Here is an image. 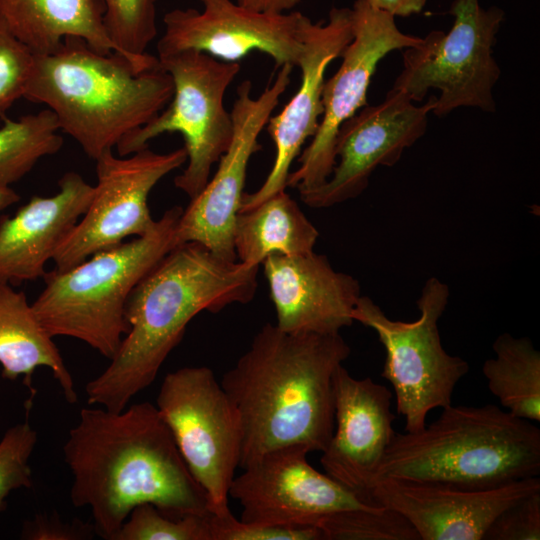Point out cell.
Returning <instances> with one entry per match:
<instances>
[{"instance_id":"cell-22","label":"cell","mask_w":540,"mask_h":540,"mask_svg":"<svg viewBox=\"0 0 540 540\" xmlns=\"http://www.w3.org/2000/svg\"><path fill=\"white\" fill-rule=\"evenodd\" d=\"M103 13L101 0H0V22L33 54L50 53L69 36L99 52L120 54L106 33Z\"/></svg>"},{"instance_id":"cell-34","label":"cell","mask_w":540,"mask_h":540,"mask_svg":"<svg viewBox=\"0 0 540 540\" xmlns=\"http://www.w3.org/2000/svg\"><path fill=\"white\" fill-rule=\"evenodd\" d=\"M368 3L379 10L385 11L392 16L407 17L420 13L426 4V0H367Z\"/></svg>"},{"instance_id":"cell-18","label":"cell","mask_w":540,"mask_h":540,"mask_svg":"<svg viewBox=\"0 0 540 540\" xmlns=\"http://www.w3.org/2000/svg\"><path fill=\"white\" fill-rule=\"evenodd\" d=\"M538 491V476L490 489L386 478L374 483L371 500L401 514L419 540H483L503 510Z\"/></svg>"},{"instance_id":"cell-19","label":"cell","mask_w":540,"mask_h":540,"mask_svg":"<svg viewBox=\"0 0 540 540\" xmlns=\"http://www.w3.org/2000/svg\"><path fill=\"white\" fill-rule=\"evenodd\" d=\"M334 431L320 459L325 473L368 503L375 473L395 434L391 391L343 364L333 377ZM377 505V504H376Z\"/></svg>"},{"instance_id":"cell-35","label":"cell","mask_w":540,"mask_h":540,"mask_svg":"<svg viewBox=\"0 0 540 540\" xmlns=\"http://www.w3.org/2000/svg\"><path fill=\"white\" fill-rule=\"evenodd\" d=\"M301 0H237L240 5L260 12H289L292 11Z\"/></svg>"},{"instance_id":"cell-24","label":"cell","mask_w":540,"mask_h":540,"mask_svg":"<svg viewBox=\"0 0 540 540\" xmlns=\"http://www.w3.org/2000/svg\"><path fill=\"white\" fill-rule=\"evenodd\" d=\"M318 237L316 227L285 190L239 211L233 233L237 261L251 266H260L273 254L309 253Z\"/></svg>"},{"instance_id":"cell-11","label":"cell","mask_w":540,"mask_h":540,"mask_svg":"<svg viewBox=\"0 0 540 540\" xmlns=\"http://www.w3.org/2000/svg\"><path fill=\"white\" fill-rule=\"evenodd\" d=\"M97 183L90 205L54 254L55 269L64 271L94 253L142 237L156 225L148 207L153 187L187 161L184 147L156 153L144 147L126 156L106 151L96 160Z\"/></svg>"},{"instance_id":"cell-13","label":"cell","mask_w":540,"mask_h":540,"mask_svg":"<svg viewBox=\"0 0 540 540\" xmlns=\"http://www.w3.org/2000/svg\"><path fill=\"white\" fill-rule=\"evenodd\" d=\"M351 10L354 37L340 56L339 69L324 83L318 129L300 153L298 168L287 178V186L299 193L321 186L330 177L336 162L334 144L338 129L368 105V87L381 59L422 40L401 32L394 16L372 7L367 0H356Z\"/></svg>"},{"instance_id":"cell-25","label":"cell","mask_w":540,"mask_h":540,"mask_svg":"<svg viewBox=\"0 0 540 540\" xmlns=\"http://www.w3.org/2000/svg\"><path fill=\"white\" fill-rule=\"evenodd\" d=\"M495 356L483 364L491 393L518 418L540 422V352L528 337L500 334L492 345Z\"/></svg>"},{"instance_id":"cell-15","label":"cell","mask_w":540,"mask_h":540,"mask_svg":"<svg viewBox=\"0 0 540 540\" xmlns=\"http://www.w3.org/2000/svg\"><path fill=\"white\" fill-rule=\"evenodd\" d=\"M436 104L437 96L431 95L424 105L415 106L407 94L391 88L383 102L361 108L338 129L330 177L299 193L301 200L312 208H328L361 195L378 166H394L425 134Z\"/></svg>"},{"instance_id":"cell-31","label":"cell","mask_w":540,"mask_h":540,"mask_svg":"<svg viewBox=\"0 0 540 540\" xmlns=\"http://www.w3.org/2000/svg\"><path fill=\"white\" fill-rule=\"evenodd\" d=\"M211 540H325L317 527H300L244 522L231 510L222 515L210 513Z\"/></svg>"},{"instance_id":"cell-2","label":"cell","mask_w":540,"mask_h":540,"mask_svg":"<svg viewBox=\"0 0 540 540\" xmlns=\"http://www.w3.org/2000/svg\"><path fill=\"white\" fill-rule=\"evenodd\" d=\"M351 349L340 333H289L265 324L220 384L243 428L239 468L299 445L323 452L334 431L333 377Z\"/></svg>"},{"instance_id":"cell-32","label":"cell","mask_w":540,"mask_h":540,"mask_svg":"<svg viewBox=\"0 0 540 540\" xmlns=\"http://www.w3.org/2000/svg\"><path fill=\"white\" fill-rule=\"evenodd\" d=\"M540 491L503 510L491 523L483 540H539Z\"/></svg>"},{"instance_id":"cell-23","label":"cell","mask_w":540,"mask_h":540,"mask_svg":"<svg viewBox=\"0 0 540 540\" xmlns=\"http://www.w3.org/2000/svg\"><path fill=\"white\" fill-rule=\"evenodd\" d=\"M0 365L4 379L23 377L30 390L27 411L36 394L32 377L39 367L51 370L69 403L78 401L72 376L53 337L42 327L25 293L6 282H0Z\"/></svg>"},{"instance_id":"cell-4","label":"cell","mask_w":540,"mask_h":540,"mask_svg":"<svg viewBox=\"0 0 540 540\" xmlns=\"http://www.w3.org/2000/svg\"><path fill=\"white\" fill-rule=\"evenodd\" d=\"M173 92V80L159 60L142 66L69 36L54 51L34 54L24 98L45 105L60 131L96 160L154 118Z\"/></svg>"},{"instance_id":"cell-5","label":"cell","mask_w":540,"mask_h":540,"mask_svg":"<svg viewBox=\"0 0 540 540\" xmlns=\"http://www.w3.org/2000/svg\"><path fill=\"white\" fill-rule=\"evenodd\" d=\"M539 473L540 429L535 424L493 404H450L422 429L395 432L372 487L391 478L490 489Z\"/></svg>"},{"instance_id":"cell-20","label":"cell","mask_w":540,"mask_h":540,"mask_svg":"<svg viewBox=\"0 0 540 540\" xmlns=\"http://www.w3.org/2000/svg\"><path fill=\"white\" fill-rule=\"evenodd\" d=\"M262 264L275 325L282 331L335 334L353 324V311L361 296L359 281L336 271L326 255L314 251L273 254Z\"/></svg>"},{"instance_id":"cell-3","label":"cell","mask_w":540,"mask_h":540,"mask_svg":"<svg viewBox=\"0 0 540 540\" xmlns=\"http://www.w3.org/2000/svg\"><path fill=\"white\" fill-rule=\"evenodd\" d=\"M258 270L224 260L196 242L175 246L130 293L125 306L129 331L107 368L87 383V403L124 410L153 383L197 314L254 298Z\"/></svg>"},{"instance_id":"cell-6","label":"cell","mask_w":540,"mask_h":540,"mask_svg":"<svg viewBox=\"0 0 540 540\" xmlns=\"http://www.w3.org/2000/svg\"><path fill=\"white\" fill-rule=\"evenodd\" d=\"M183 209L174 206L142 237L98 251L64 271L45 274V287L32 303L45 331L88 344L113 358L129 331L125 306L134 287L175 246Z\"/></svg>"},{"instance_id":"cell-26","label":"cell","mask_w":540,"mask_h":540,"mask_svg":"<svg viewBox=\"0 0 540 540\" xmlns=\"http://www.w3.org/2000/svg\"><path fill=\"white\" fill-rule=\"evenodd\" d=\"M0 128V185L10 186L45 156L57 153L63 138L55 115L47 108L16 120L6 117Z\"/></svg>"},{"instance_id":"cell-17","label":"cell","mask_w":540,"mask_h":540,"mask_svg":"<svg viewBox=\"0 0 540 540\" xmlns=\"http://www.w3.org/2000/svg\"><path fill=\"white\" fill-rule=\"evenodd\" d=\"M353 37L351 8H332L326 23L307 19L297 65L301 70L300 86L280 113L270 116L266 124L275 145L273 166L258 190L243 194L239 211L249 210L287 187L291 165L306 140L315 135L323 114L325 70L341 56Z\"/></svg>"},{"instance_id":"cell-29","label":"cell","mask_w":540,"mask_h":540,"mask_svg":"<svg viewBox=\"0 0 540 540\" xmlns=\"http://www.w3.org/2000/svg\"><path fill=\"white\" fill-rule=\"evenodd\" d=\"M37 432L28 420L9 428L0 441V513L6 510L10 492L33 485L29 459Z\"/></svg>"},{"instance_id":"cell-21","label":"cell","mask_w":540,"mask_h":540,"mask_svg":"<svg viewBox=\"0 0 540 540\" xmlns=\"http://www.w3.org/2000/svg\"><path fill=\"white\" fill-rule=\"evenodd\" d=\"M59 191L33 196L12 216L0 217V282L13 285L44 277L45 265L87 211L94 186L66 172Z\"/></svg>"},{"instance_id":"cell-30","label":"cell","mask_w":540,"mask_h":540,"mask_svg":"<svg viewBox=\"0 0 540 540\" xmlns=\"http://www.w3.org/2000/svg\"><path fill=\"white\" fill-rule=\"evenodd\" d=\"M34 64V54L0 22V117L24 98Z\"/></svg>"},{"instance_id":"cell-10","label":"cell","mask_w":540,"mask_h":540,"mask_svg":"<svg viewBox=\"0 0 540 540\" xmlns=\"http://www.w3.org/2000/svg\"><path fill=\"white\" fill-rule=\"evenodd\" d=\"M156 407L190 473L204 490L209 511H230L229 488L239 468L240 414L207 366L183 367L163 379Z\"/></svg>"},{"instance_id":"cell-8","label":"cell","mask_w":540,"mask_h":540,"mask_svg":"<svg viewBox=\"0 0 540 540\" xmlns=\"http://www.w3.org/2000/svg\"><path fill=\"white\" fill-rule=\"evenodd\" d=\"M170 74L174 92L169 103L147 124L126 135L116 146L119 156L132 154L164 133H180L188 164L175 177V186L190 199L210 180L214 163L233 137L231 112L224 96L240 71L238 62H224L208 54L186 50L157 57Z\"/></svg>"},{"instance_id":"cell-1","label":"cell","mask_w":540,"mask_h":540,"mask_svg":"<svg viewBox=\"0 0 540 540\" xmlns=\"http://www.w3.org/2000/svg\"><path fill=\"white\" fill-rule=\"evenodd\" d=\"M74 507H88L95 534L113 540L130 512L149 503L173 518L206 515V494L190 473L156 405L121 412L82 408L63 446Z\"/></svg>"},{"instance_id":"cell-16","label":"cell","mask_w":540,"mask_h":540,"mask_svg":"<svg viewBox=\"0 0 540 540\" xmlns=\"http://www.w3.org/2000/svg\"><path fill=\"white\" fill-rule=\"evenodd\" d=\"M203 10L173 9L164 15L158 56L194 50L238 62L253 51L277 67L298 65L308 19L299 11L260 12L232 0H203Z\"/></svg>"},{"instance_id":"cell-28","label":"cell","mask_w":540,"mask_h":540,"mask_svg":"<svg viewBox=\"0 0 540 540\" xmlns=\"http://www.w3.org/2000/svg\"><path fill=\"white\" fill-rule=\"evenodd\" d=\"M209 516L173 518L145 503L133 508L113 540H211Z\"/></svg>"},{"instance_id":"cell-36","label":"cell","mask_w":540,"mask_h":540,"mask_svg":"<svg viewBox=\"0 0 540 540\" xmlns=\"http://www.w3.org/2000/svg\"><path fill=\"white\" fill-rule=\"evenodd\" d=\"M20 196L10 186L0 185V212L17 203Z\"/></svg>"},{"instance_id":"cell-12","label":"cell","mask_w":540,"mask_h":540,"mask_svg":"<svg viewBox=\"0 0 540 540\" xmlns=\"http://www.w3.org/2000/svg\"><path fill=\"white\" fill-rule=\"evenodd\" d=\"M299 445L270 450L235 476L229 498L241 508L244 522L326 528L341 514L376 504L363 500L307 460Z\"/></svg>"},{"instance_id":"cell-14","label":"cell","mask_w":540,"mask_h":540,"mask_svg":"<svg viewBox=\"0 0 540 540\" xmlns=\"http://www.w3.org/2000/svg\"><path fill=\"white\" fill-rule=\"evenodd\" d=\"M279 68L274 82L257 98L251 96L249 80L237 87L231 110L234 126L231 143L219 159L214 177L183 210L176 228L178 244L196 242L224 260L237 261L234 224L244 194L248 163L261 149L258 137L290 84L293 67Z\"/></svg>"},{"instance_id":"cell-33","label":"cell","mask_w":540,"mask_h":540,"mask_svg":"<svg viewBox=\"0 0 540 540\" xmlns=\"http://www.w3.org/2000/svg\"><path fill=\"white\" fill-rule=\"evenodd\" d=\"M94 534L93 525L78 519L64 522L55 513L35 515L25 523L21 535L28 540H82L93 538Z\"/></svg>"},{"instance_id":"cell-27","label":"cell","mask_w":540,"mask_h":540,"mask_svg":"<svg viewBox=\"0 0 540 540\" xmlns=\"http://www.w3.org/2000/svg\"><path fill=\"white\" fill-rule=\"evenodd\" d=\"M103 24L112 43L130 61L150 66L158 58L147 48L157 35L156 0H101Z\"/></svg>"},{"instance_id":"cell-37","label":"cell","mask_w":540,"mask_h":540,"mask_svg":"<svg viewBox=\"0 0 540 540\" xmlns=\"http://www.w3.org/2000/svg\"><path fill=\"white\" fill-rule=\"evenodd\" d=\"M200 2H203V0H199Z\"/></svg>"},{"instance_id":"cell-9","label":"cell","mask_w":540,"mask_h":540,"mask_svg":"<svg viewBox=\"0 0 540 540\" xmlns=\"http://www.w3.org/2000/svg\"><path fill=\"white\" fill-rule=\"evenodd\" d=\"M449 14L454 23L447 34L432 31L419 44L403 49V70L392 89L418 102L429 89L439 90L432 110L437 117L460 107L495 112L492 91L501 71L492 48L504 11L484 9L478 0H454Z\"/></svg>"},{"instance_id":"cell-7","label":"cell","mask_w":540,"mask_h":540,"mask_svg":"<svg viewBox=\"0 0 540 540\" xmlns=\"http://www.w3.org/2000/svg\"><path fill=\"white\" fill-rule=\"evenodd\" d=\"M450 296L449 286L436 277L427 279L416 301L418 319H390L369 297L361 295L353 319L373 329L385 350L381 376L395 392L398 414L405 418V431L426 425L428 413L452 404L458 382L469 364L450 355L442 346L438 321Z\"/></svg>"}]
</instances>
